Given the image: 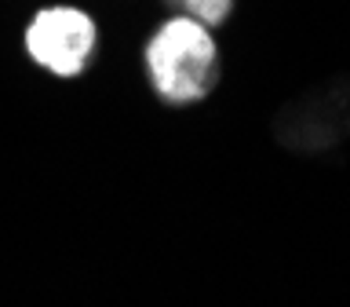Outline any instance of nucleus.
I'll list each match as a JSON object with an SVG mask.
<instances>
[{
  "mask_svg": "<svg viewBox=\"0 0 350 307\" xmlns=\"http://www.w3.org/2000/svg\"><path fill=\"white\" fill-rule=\"evenodd\" d=\"M22 48L29 62L51 77H81L98 55V22L77 4H48L33 11L22 29Z\"/></svg>",
  "mask_w": 350,
  "mask_h": 307,
  "instance_id": "nucleus-2",
  "label": "nucleus"
},
{
  "mask_svg": "<svg viewBox=\"0 0 350 307\" xmlns=\"http://www.w3.org/2000/svg\"><path fill=\"white\" fill-rule=\"evenodd\" d=\"M150 88L168 106L204 103L219 84V44L215 33L197 19L168 15L150 33L142 48Z\"/></svg>",
  "mask_w": 350,
  "mask_h": 307,
  "instance_id": "nucleus-1",
  "label": "nucleus"
},
{
  "mask_svg": "<svg viewBox=\"0 0 350 307\" xmlns=\"http://www.w3.org/2000/svg\"><path fill=\"white\" fill-rule=\"evenodd\" d=\"M175 15H186V19H197L201 26L215 29L234 15V4L237 0H164Z\"/></svg>",
  "mask_w": 350,
  "mask_h": 307,
  "instance_id": "nucleus-3",
  "label": "nucleus"
}]
</instances>
